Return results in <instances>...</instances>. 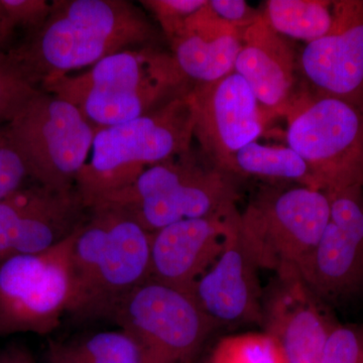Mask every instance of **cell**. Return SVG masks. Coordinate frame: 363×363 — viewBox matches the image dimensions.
Returning <instances> with one entry per match:
<instances>
[{
  "label": "cell",
  "mask_w": 363,
  "mask_h": 363,
  "mask_svg": "<svg viewBox=\"0 0 363 363\" xmlns=\"http://www.w3.org/2000/svg\"><path fill=\"white\" fill-rule=\"evenodd\" d=\"M155 38L145 14L126 0H57L44 25L7 52L43 89L116 52L152 45Z\"/></svg>",
  "instance_id": "obj_1"
},
{
  "label": "cell",
  "mask_w": 363,
  "mask_h": 363,
  "mask_svg": "<svg viewBox=\"0 0 363 363\" xmlns=\"http://www.w3.org/2000/svg\"><path fill=\"white\" fill-rule=\"evenodd\" d=\"M150 236L114 208L90 207L72 242L67 314L111 319L117 305L150 278Z\"/></svg>",
  "instance_id": "obj_2"
},
{
  "label": "cell",
  "mask_w": 363,
  "mask_h": 363,
  "mask_svg": "<svg viewBox=\"0 0 363 363\" xmlns=\"http://www.w3.org/2000/svg\"><path fill=\"white\" fill-rule=\"evenodd\" d=\"M193 86L172 55L145 45L116 52L80 75L66 76L40 90L75 105L101 130L152 113L188 94Z\"/></svg>",
  "instance_id": "obj_3"
},
{
  "label": "cell",
  "mask_w": 363,
  "mask_h": 363,
  "mask_svg": "<svg viewBox=\"0 0 363 363\" xmlns=\"http://www.w3.org/2000/svg\"><path fill=\"white\" fill-rule=\"evenodd\" d=\"M238 199L234 176L202 164L191 150L150 167L90 207L114 208L152 233L186 219L238 213Z\"/></svg>",
  "instance_id": "obj_4"
},
{
  "label": "cell",
  "mask_w": 363,
  "mask_h": 363,
  "mask_svg": "<svg viewBox=\"0 0 363 363\" xmlns=\"http://www.w3.org/2000/svg\"><path fill=\"white\" fill-rule=\"evenodd\" d=\"M194 111L190 92L128 123L98 130L76 187L89 208L130 185L145 169L192 150Z\"/></svg>",
  "instance_id": "obj_5"
},
{
  "label": "cell",
  "mask_w": 363,
  "mask_h": 363,
  "mask_svg": "<svg viewBox=\"0 0 363 363\" xmlns=\"http://www.w3.org/2000/svg\"><path fill=\"white\" fill-rule=\"evenodd\" d=\"M330 215L327 192L307 186L260 188L240 213L238 233L259 269L304 266Z\"/></svg>",
  "instance_id": "obj_6"
},
{
  "label": "cell",
  "mask_w": 363,
  "mask_h": 363,
  "mask_svg": "<svg viewBox=\"0 0 363 363\" xmlns=\"http://www.w3.org/2000/svg\"><path fill=\"white\" fill-rule=\"evenodd\" d=\"M7 124L35 183L54 189L76 186L98 130L75 105L39 90Z\"/></svg>",
  "instance_id": "obj_7"
},
{
  "label": "cell",
  "mask_w": 363,
  "mask_h": 363,
  "mask_svg": "<svg viewBox=\"0 0 363 363\" xmlns=\"http://www.w3.org/2000/svg\"><path fill=\"white\" fill-rule=\"evenodd\" d=\"M286 142L325 192L363 184V111L338 98L294 104Z\"/></svg>",
  "instance_id": "obj_8"
},
{
  "label": "cell",
  "mask_w": 363,
  "mask_h": 363,
  "mask_svg": "<svg viewBox=\"0 0 363 363\" xmlns=\"http://www.w3.org/2000/svg\"><path fill=\"white\" fill-rule=\"evenodd\" d=\"M111 320L140 341L152 363H190L216 328L192 294L150 278L117 305Z\"/></svg>",
  "instance_id": "obj_9"
},
{
  "label": "cell",
  "mask_w": 363,
  "mask_h": 363,
  "mask_svg": "<svg viewBox=\"0 0 363 363\" xmlns=\"http://www.w3.org/2000/svg\"><path fill=\"white\" fill-rule=\"evenodd\" d=\"M75 233L47 252L0 262V337L47 335L58 328L70 298V250Z\"/></svg>",
  "instance_id": "obj_10"
},
{
  "label": "cell",
  "mask_w": 363,
  "mask_h": 363,
  "mask_svg": "<svg viewBox=\"0 0 363 363\" xmlns=\"http://www.w3.org/2000/svg\"><path fill=\"white\" fill-rule=\"evenodd\" d=\"M88 215L76 186L26 185L0 201V262L51 250L73 235Z\"/></svg>",
  "instance_id": "obj_11"
},
{
  "label": "cell",
  "mask_w": 363,
  "mask_h": 363,
  "mask_svg": "<svg viewBox=\"0 0 363 363\" xmlns=\"http://www.w3.org/2000/svg\"><path fill=\"white\" fill-rule=\"evenodd\" d=\"M327 194L329 220L298 272L320 300L331 302L363 291V184Z\"/></svg>",
  "instance_id": "obj_12"
},
{
  "label": "cell",
  "mask_w": 363,
  "mask_h": 363,
  "mask_svg": "<svg viewBox=\"0 0 363 363\" xmlns=\"http://www.w3.org/2000/svg\"><path fill=\"white\" fill-rule=\"evenodd\" d=\"M194 140L208 164L229 174L236 152L264 130L260 105L247 81L233 73L190 91Z\"/></svg>",
  "instance_id": "obj_13"
},
{
  "label": "cell",
  "mask_w": 363,
  "mask_h": 363,
  "mask_svg": "<svg viewBox=\"0 0 363 363\" xmlns=\"http://www.w3.org/2000/svg\"><path fill=\"white\" fill-rule=\"evenodd\" d=\"M274 274L262 294L264 333L278 344L286 363H320L337 323L297 269Z\"/></svg>",
  "instance_id": "obj_14"
},
{
  "label": "cell",
  "mask_w": 363,
  "mask_h": 363,
  "mask_svg": "<svg viewBox=\"0 0 363 363\" xmlns=\"http://www.w3.org/2000/svg\"><path fill=\"white\" fill-rule=\"evenodd\" d=\"M333 23L321 39L306 45L300 67L318 96L363 111V0L334 1Z\"/></svg>",
  "instance_id": "obj_15"
},
{
  "label": "cell",
  "mask_w": 363,
  "mask_h": 363,
  "mask_svg": "<svg viewBox=\"0 0 363 363\" xmlns=\"http://www.w3.org/2000/svg\"><path fill=\"white\" fill-rule=\"evenodd\" d=\"M240 212L186 219L150 236V279L192 294L238 226Z\"/></svg>",
  "instance_id": "obj_16"
},
{
  "label": "cell",
  "mask_w": 363,
  "mask_h": 363,
  "mask_svg": "<svg viewBox=\"0 0 363 363\" xmlns=\"http://www.w3.org/2000/svg\"><path fill=\"white\" fill-rule=\"evenodd\" d=\"M259 269L236 226L219 257L192 290L195 300L215 326L262 325L264 290Z\"/></svg>",
  "instance_id": "obj_17"
},
{
  "label": "cell",
  "mask_w": 363,
  "mask_h": 363,
  "mask_svg": "<svg viewBox=\"0 0 363 363\" xmlns=\"http://www.w3.org/2000/svg\"><path fill=\"white\" fill-rule=\"evenodd\" d=\"M234 71L247 81L260 107L288 116L296 104L295 54L262 16L243 30Z\"/></svg>",
  "instance_id": "obj_18"
},
{
  "label": "cell",
  "mask_w": 363,
  "mask_h": 363,
  "mask_svg": "<svg viewBox=\"0 0 363 363\" xmlns=\"http://www.w3.org/2000/svg\"><path fill=\"white\" fill-rule=\"evenodd\" d=\"M242 33L218 18L207 1L169 42L172 56L193 84L214 82L234 71L242 48Z\"/></svg>",
  "instance_id": "obj_19"
},
{
  "label": "cell",
  "mask_w": 363,
  "mask_h": 363,
  "mask_svg": "<svg viewBox=\"0 0 363 363\" xmlns=\"http://www.w3.org/2000/svg\"><path fill=\"white\" fill-rule=\"evenodd\" d=\"M229 174L291 182L320 189L304 160L289 147H269L257 142L248 143L236 152Z\"/></svg>",
  "instance_id": "obj_20"
},
{
  "label": "cell",
  "mask_w": 363,
  "mask_h": 363,
  "mask_svg": "<svg viewBox=\"0 0 363 363\" xmlns=\"http://www.w3.org/2000/svg\"><path fill=\"white\" fill-rule=\"evenodd\" d=\"M52 355L55 363H152L140 341L121 328L57 346Z\"/></svg>",
  "instance_id": "obj_21"
},
{
  "label": "cell",
  "mask_w": 363,
  "mask_h": 363,
  "mask_svg": "<svg viewBox=\"0 0 363 363\" xmlns=\"http://www.w3.org/2000/svg\"><path fill=\"white\" fill-rule=\"evenodd\" d=\"M333 6L325 0H269L262 16L279 35L309 44L330 30Z\"/></svg>",
  "instance_id": "obj_22"
},
{
  "label": "cell",
  "mask_w": 363,
  "mask_h": 363,
  "mask_svg": "<svg viewBox=\"0 0 363 363\" xmlns=\"http://www.w3.org/2000/svg\"><path fill=\"white\" fill-rule=\"evenodd\" d=\"M209 363H286L276 341L267 333L229 336L217 344Z\"/></svg>",
  "instance_id": "obj_23"
},
{
  "label": "cell",
  "mask_w": 363,
  "mask_h": 363,
  "mask_svg": "<svg viewBox=\"0 0 363 363\" xmlns=\"http://www.w3.org/2000/svg\"><path fill=\"white\" fill-rule=\"evenodd\" d=\"M39 90L16 66L7 50L0 51V124L11 123Z\"/></svg>",
  "instance_id": "obj_24"
},
{
  "label": "cell",
  "mask_w": 363,
  "mask_h": 363,
  "mask_svg": "<svg viewBox=\"0 0 363 363\" xmlns=\"http://www.w3.org/2000/svg\"><path fill=\"white\" fill-rule=\"evenodd\" d=\"M32 180L30 167L9 124H0V201Z\"/></svg>",
  "instance_id": "obj_25"
},
{
  "label": "cell",
  "mask_w": 363,
  "mask_h": 363,
  "mask_svg": "<svg viewBox=\"0 0 363 363\" xmlns=\"http://www.w3.org/2000/svg\"><path fill=\"white\" fill-rule=\"evenodd\" d=\"M320 363H363V325L336 324Z\"/></svg>",
  "instance_id": "obj_26"
},
{
  "label": "cell",
  "mask_w": 363,
  "mask_h": 363,
  "mask_svg": "<svg viewBox=\"0 0 363 363\" xmlns=\"http://www.w3.org/2000/svg\"><path fill=\"white\" fill-rule=\"evenodd\" d=\"M143 6L156 16L169 42L178 37L186 21L207 4L206 0H145Z\"/></svg>",
  "instance_id": "obj_27"
},
{
  "label": "cell",
  "mask_w": 363,
  "mask_h": 363,
  "mask_svg": "<svg viewBox=\"0 0 363 363\" xmlns=\"http://www.w3.org/2000/svg\"><path fill=\"white\" fill-rule=\"evenodd\" d=\"M0 6L11 28H25L28 35L44 25L52 9L45 0H0Z\"/></svg>",
  "instance_id": "obj_28"
},
{
  "label": "cell",
  "mask_w": 363,
  "mask_h": 363,
  "mask_svg": "<svg viewBox=\"0 0 363 363\" xmlns=\"http://www.w3.org/2000/svg\"><path fill=\"white\" fill-rule=\"evenodd\" d=\"M210 9L221 20L245 30L262 18V13L243 0H210Z\"/></svg>",
  "instance_id": "obj_29"
},
{
  "label": "cell",
  "mask_w": 363,
  "mask_h": 363,
  "mask_svg": "<svg viewBox=\"0 0 363 363\" xmlns=\"http://www.w3.org/2000/svg\"><path fill=\"white\" fill-rule=\"evenodd\" d=\"M0 363H35L32 353L21 344H11L0 350Z\"/></svg>",
  "instance_id": "obj_30"
},
{
  "label": "cell",
  "mask_w": 363,
  "mask_h": 363,
  "mask_svg": "<svg viewBox=\"0 0 363 363\" xmlns=\"http://www.w3.org/2000/svg\"><path fill=\"white\" fill-rule=\"evenodd\" d=\"M14 30L9 25L0 6V51H6V45L13 38Z\"/></svg>",
  "instance_id": "obj_31"
},
{
  "label": "cell",
  "mask_w": 363,
  "mask_h": 363,
  "mask_svg": "<svg viewBox=\"0 0 363 363\" xmlns=\"http://www.w3.org/2000/svg\"><path fill=\"white\" fill-rule=\"evenodd\" d=\"M203 363H209V362H208V360H206V362H203Z\"/></svg>",
  "instance_id": "obj_32"
}]
</instances>
